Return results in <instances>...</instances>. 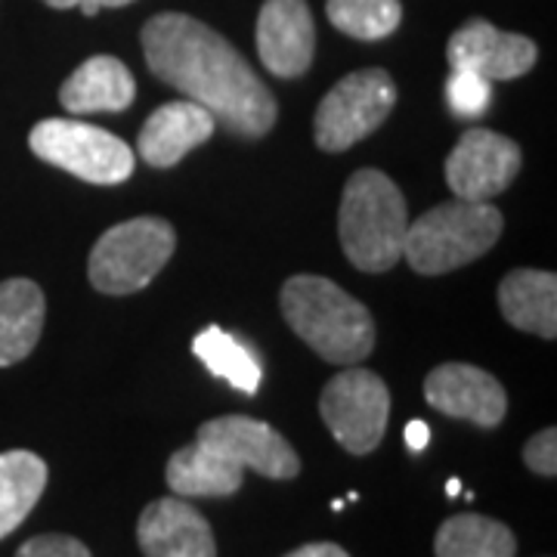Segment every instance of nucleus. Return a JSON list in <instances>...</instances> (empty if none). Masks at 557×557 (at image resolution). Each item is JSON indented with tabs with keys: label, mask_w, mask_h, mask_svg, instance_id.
I'll use <instances>...</instances> for the list:
<instances>
[{
	"label": "nucleus",
	"mask_w": 557,
	"mask_h": 557,
	"mask_svg": "<svg viewBox=\"0 0 557 557\" xmlns=\"http://www.w3.org/2000/svg\"><path fill=\"white\" fill-rule=\"evenodd\" d=\"M143 53L152 75L205 106L236 137L273 131L278 106L239 50L211 25L186 13H159L143 25Z\"/></svg>",
	"instance_id": "f257e3e1"
},
{
	"label": "nucleus",
	"mask_w": 557,
	"mask_h": 557,
	"mask_svg": "<svg viewBox=\"0 0 557 557\" xmlns=\"http://www.w3.org/2000/svg\"><path fill=\"white\" fill-rule=\"evenodd\" d=\"M245 468L260 478L292 480L300 458L267 421L220 416L205 421L196 440L168 458V486L180 498H223L242 490Z\"/></svg>",
	"instance_id": "f03ea898"
},
{
	"label": "nucleus",
	"mask_w": 557,
	"mask_h": 557,
	"mask_svg": "<svg viewBox=\"0 0 557 557\" xmlns=\"http://www.w3.org/2000/svg\"><path fill=\"white\" fill-rule=\"evenodd\" d=\"M282 317L304 344L335 366H354L375 347V322L366 304L347 295L332 278L292 276L282 285Z\"/></svg>",
	"instance_id": "7ed1b4c3"
},
{
	"label": "nucleus",
	"mask_w": 557,
	"mask_h": 557,
	"mask_svg": "<svg viewBox=\"0 0 557 557\" xmlns=\"http://www.w3.org/2000/svg\"><path fill=\"white\" fill-rule=\"evenodd\" d=\"M409 230L406 199L397 183L375 168L347 180L341 196L338 233L347 260L362 273H384L403 258Z\"/></svg>",
	"instance_id": "20e7f679"
},
{
	"label": "nucleus",
	"mask_w": 557,
	"mask_h": 557,
	"mask_svg": "<svg viewBox=\"0 0 557 557\" xmlns=\"http://www.w3.org/2000/svg\"><path fill=\"white\" fill-rule=\"evenodd\" d=\"M502 226L505 220L496 205L453 199L409 223L403 258L421 276L453 273L458 267L483 258L502 236Z\"/></svg>",
	"instance_id": "39448f33"
},
{
	"label": "nucleus",
	"mask_w": 557,
	"mask_h": 557,
	"mask_svg": "<svg viewBox=\"0 0 557 557\" xmlns=\"http://www.w3.org/2000/svg\"><path fill=\"white\" fill-rule=\"evenodd\" d=\"M177 248L168 220L134 218L106 230L90 251L87 273L102 295H134L164 270Z\"/></svg>",
	"instance_id": "423d86ee"
},
{
	"label": "nucleus",
	"mask_w": 557,
	"mask_h": 557,
	"mask_svg": "<svg viewBox=\"0 0 557 557\" xmlns=\"http://www.w3.org/2000/svg\"><path fill=\"white\" fill-rule=\"evenodd\" d=\"M28 146L40 161L57 164L65 174L84 183H100V186L124 183L137 164V156L124 139L75 119L38 121L28 134Z\"/></svg>",
	"instance_id": "0eeeda50"
},
{
	"label": "nucleus",
	"mask_w": 557,
	"mask_h": 557,
	"mask_svg": "<svg viewBox=\"0 0 557 557\" xmlns=\"http://www.w3.org/2000/svg\"><path fill=\"white\" fill-rule=\"evenodd\" d=\"M397 106V84L384 69H362L341 78L319 102L313 137L322 152H344L379 131Z\"/></svg>",
	"instance_id": "6e6552de"
},
{
	"label": "nucleus",
	"mask_w": 557,
	"mask_h": 557,
	"mask_svg": "<svg viewBox=\"0 0 557 557\" xmlns=\"http://www.w3.org/2000/svg\"><path fill=\"white\" fill-rule=\"evenodd\" d=\"M319 416L354 456L379 449L391 418V391L369 369H347L322 387Z\"/></svg>",
	"instance_id": "1a4fd4ad"
},
{
	"label": "nucleus",
	"mask_w": 557,
	"mask_h": 557,
	"mask_svg": "<svg viewBox=\"0 0 557 557\" xmlns=\"http://www.w3.org/2000/svg\"><path fill=\"white\" fill-rule=\"evenodd\" d=\"M520 146L486 127L465 131L446 159V183L456 199L493 201L520 174Z\"/></svg>",
	"instance_id": "9d476101"
},
{
	"label": "nucleus",
	"mask_w": 557,
	"mask_h": 557,
	"mask_svg": "<svg viewBox=\"0 0 557 557\" xmlns=\"http://www.w3.org/2000/svg\"><path fill=\"white\" fill-rule=\"evenodd\" d=\"M446 60L449 69H465L486 81H515L536 65L539 50L523 35H508L493 22L471 20L449 38Z\"/></svg>",
	"instance_id": "9b49d317"
},
{
	"label": "nucleus",
	"mask_w": 557,
	"mask_h": 557,
	"mask_svg": "<svg viewBox=\"0 0 557 557\" xmlns=\"http://www.w3.org/2000/svg\"><path fill=\"white\" fill-rule=\"evenodd\" d=\"M424 399L443 416L471 421L478 428H498L508 412L505 387L471 362H446L424 379Z\"/></svg>",
	"instance_id": "f8f14e48"
},
{
	"label": "nucleus",
	"mask_w": 557,
	"mask_h": 557,
	"mask_svg": "<svg viewBox=\"0 0 557 557\" xmlns=\"http://www.w3.org/2000/svg\"><path fill=\"white\" fill-rule=\"evenodd\" d=\"M258 53L276 78H300L317 53V22L307 0H267L258 16Z\"/></svg>",
	"instance_id": "ddd939ff"
},
{
	"label": "nucleus",
	"mask_w": 557,
	"mask_h": 557,
	"mask_svg": "<svg viewBox=\"0 0 557 557\" xmlns=\"http://www.w3.org/2000/svg\"><path fill=\"white\" fill-rule=\"evenodd\" d=\"M137 539L146 557H218L211 523L180 496L149 502L139 515Z\"/></svg>",
	"instance_id": "4468645a"
},
{
	"label": "nucleus",
	"mask_w": 557,
	"mask_h": 557,
	"mask_svg": "<svg viewBox=\"0 0 557 557\" xmlns=\"http://www.w3.org/2000/svg\"><path fill=\"white\" fill-rule=\"evenodd\" d=\"M218 131L214 115L193 100L164 102L139 131V159L152 168H174L186 152L208 143Z\"/></svg>",
	"instance_id": "2eb2a0df"
},
{
	"label": "nucleus",
	"mask_w": 557,
	"mask_h": 557,
	"mask_svg": "<svg viewBox=\"0 0 557 557\" xmlns=\"http://www.w3.org/2000/svg\"><path fill=\"white\" fill-rule=\"evenodd\" d=\"M137 97L131 69L115 57H90L62 81L60 102L72 115L124 112Z\"/></svg>",
	"instance_id": "dca6fc26"
},
{
	"label": "nucleus",
	"mask_w": 557,
	"mask_h": 557,
	"mask_svg": "<svg viewBox=\"0 0 557 557\" xmlns=\"http://www.w3.org/2000/svg\"><path fill=\"white\" fill-rule=\"evenodd\" d=\"M498 307L520 332L557 338V276L548 270H511L498 285Z\"/></svg>",
	"instance_id": "f3484780"
},
{
	"label": "nucleus",
	"mask_w": 557,
	"mask_h": 557,
	"mask_svg": "<svg viewBox=\"0 0 557 557\" xmlns=\"http://www.w3.org/2000/svg\"><path fill=\"white\" fill-rule=\"evenodd\" d=\"M47 317V300L38 282L7 278L0 282V369L16 366L38 347Z\"/></svg>",
	"instance_id": "a211bd4d"
},
{
	"label": "nucleus",
	"mask_w": 557,
	"mask_h": 557,
	"mask_svg": "<svg viewBox=\"0 0 557 557\" xmlns=\"http://www.w3.org/2000/svg\"><path fill=\"white\" fill-rule=\"evenodd\" d=\"M47 486L44 458L28 449L0 453V539H7L32 515Z\"/></svg>",
	"instance_id": "6ab92c4d"
},
{
	"label": "nucleus",
	"mask_w": 557,
	"mask_h": 557,
	"mask_svg": "<svg viewBox=\"0 0 557 557\" xmlns=\"http://www.w3.org/2000/svg\"><path fill=\"white\" fill-rule=\"evenodd\" d=\"M437 557H515L518 539L493 518L483 515H456L443 520L434 539Z\"/></svg>",
	"instance_id": "aec40b11"
},
{
	"label": "nucleus",
	"mask_w": 557,
	"mask_h": 557,
	"mask_svg": "<svg viewBox=\"0 0 557 557\" xmlns=\"http://www.w3.org/2000/svg\"><path fill=\"white\" fill-rule=\"evenodd\" d=\"M196 357L208 366V372H214L218 379L230 381L242 394H258L263 369H260L258 357L242 344L239 338H233L230 332H223L218 325L205 329L199 338L193 341Z\"/></svg>",
	"instance_id": "412c9836"
},
{
	"label": "nucleus",
	"mask_w": 557,
	"mask_h": 557,
	"mask_svg": "<svg viewBox=\"0 0 557 557\" xmlns=\"http://www.w3.org/2000/svg\"><path fill=\"white\" fill-rule=\"evenodd\" d=\"M329 22L357 40H381L394 35L403 20L399 0H329Z\"/></svg>",
	"instance_id": "4be33fe9"
},
{
	"label": "nucleus",
	"mask_w": 557,
	"mask_h": 557,
	"mask_svg": "<svg viewBox=\"0 0 557 557\" xmlns=\"http://www.w3.org/2000/svg\"><path fill=\"white\" fill-rule=\"evenodd\" d=\"M446 102L456 119H483L493 106V81L480 78L465 69H453V75L446 81Z\"/></svg>",
	"instance_id": "5701e85b"
},
{
	"label": "nucleus",
	"mask_w": 557,
	"mask_h": 557,
	"mask_svg": "<svg viewBox=\"0 0 557 557\" xmlns=\"http://www.w3.org/2000/svg\"><path fill=\"white\" fill-rule=\"evenodd\" d=\"M16 557H94L87 552V545L75 536H62V533H44V536L28 539L22 545Z\"/></svg>",
	"instance_id": "b1692460"
},
{
	"label": "nucleus",
	"mask_w": 557,
	"mask_h": 557,
	"mask_svg": "<svg viewBox=\"0 0 557 557\" xmlns=\"http://www.w3.org/2000/svg\"><path fill=\"white\" fill-rule=\"evenodd\" d=\"M523 461L527 468L539 474V478H555L557 474V431L545 428L539 431L536 437H530V443L523 446Z\"/></svg>",
	"instance_id": "393cba45"
},
{
	"label": "nucleus",
	"mask_w": 557,
	"mask_h": 557,
	"mask_svg": "<svg viewBox=\"0 0 557 557\" xmlns=\"http://www.w3.org/2000/svg\"><path fill=\"white\" fill-rule=\"evenodd\" d=\"M285 557H350L341 545H335V542H310V545H300V548H295L292 555Z\"/></svg>",
	"instance_id": "a878e982"
},
{
	"label": "nucleus",
	"mask_w": 557,
	"mask_h": 557,
	"mask_svg": "<svg viewBox=\"0 0 557 557\" xmlns=\"http://www.w3.org/2000/svg\"><path fill=\"white\" fill-rule=\"evenodd\" d=\"M428 443H431V428H428L424 421H409V424H406V446H409L412 453H424Z\"/></svg>",
	"instance_id": "bb28decb"
},
{
	"label": "nucleus",
	"mask_w": 557,
	"mask_h": 557,
	"mask_svg": "<svg viewBox=\"0 0 557 557\" xmlns=\"http://www.w3.org/2000/svg\"><path fill=\"white\" fill-rule=\"evenodd\" d=\"M127 3H134V0H81V13L84 16H97L102 7H127Z\"/></svg>",
	"instance_id": "cd10ccee"
},
{
	"label": "nucleus",
	"mask_w": 557,
	"mask_h": 557,
	"mask_svg": "<svg viewBox=\"0 0 557 557\" xmlns=\"http://www.w3.org/2000/svg\"><path fill=\"white\" fill-rule=\"evenodd\" d=\"M47 7H53V10H72V7H78L81 0H44Z\"/></svg>",
	"instance_id": "c85d7f7f"
},
{
	"label": "nucleus",
	"mask_w": 557,
	"mask_h": 557,
	"mask_svg": "<svg viewBox=\"0 0 557 557\" xmlns=\"http://www.w3.org/2000/svg\"><path fill=\"white\" fill-rule=\"evenodd\" d=\"M458 493H461V483H458L456 478L449 480V483H446V496H458Z\"/></svg>",
	"instance_id": "c756f323"
}]
</instances>
